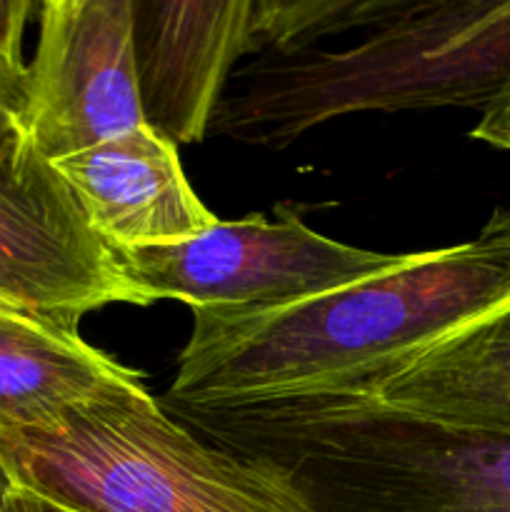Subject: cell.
I'll use <instances>...</instances> for the list:
<instances>
[{
	"label": "cell",
	"instance_id": "2",
	"mask_svg": "<svg viewBox=\"0 0 510 512\" xmlns=\"http://www.w3.org/2000/svg\"><path fill=\"white\" fill-rule=\"evenodd\" d=\"M363 38L263 53L228 80L210 130L280 148L360 110L488 108L510 73V3L373 0Z\"/></svg>",
	"mask_w": 510,
	"mask_h": 512
},
{
	"label": "cell",
	"instance_id": "17",
	"mask_svg": "<svg viewBox=\"0 0 510 512\" xmlns=\"http://www.w3.org/2000/svg\"><path fill=\"white\" fill-rule=\"evenodd\" d=\"M10 490H13V480H10L8 473L0 468V512L5 510V500H8Z\"/></svg>",
	"mask_w": 510,
	"mask_h": 512
},
{
	"label": "cell",
	"instance_id": "8",
	"mask_svg": "<svg viewBox=\"0 0 510 512\" xmlns=\"http://www.w3.org/2000/svg\"><path fill=\"white\" fill-rule=\"evenodd\" d=\"M133 50L145 125L200 143L235 63L263 55V0H133Z\"/></svg>",
	"mask_w": 510,
	"mask_h": 512
},
{
	"label": "cell",
	"instance_id": "3",
	"mask_svg": "<svg viewBox=\"0 0 510 512\" xmlns=\"http://www.w3.org/2000/svg\"><path fill=\"white\" fill-rule=\"evenodd\" d=\"M180 415L278 470L308 512H510V435L410 418L370 395Z\"/></svg>",
	"mask_w": 510,
	"mask_h": 512
},
{
	"label": "cell",
	"instance_id": "1",
	"mask_svg": "<svg viewBox=\"0 0 510 512\" xmlns=\"http://www.w3.org/2000/svg\"><path fill=\"white\" fill-rule=\"evenodd\" d=\"M510 300V210L473 240L403 255L360 283L285 305L190 308L165 400L225 410L370 395L455 330Z\"/></svg>",
	"mask_w": 510,
	"mask_h": 512
},
{
	"label": "cell",
	"instance_id": "14",
	"mask_svg": "<svg viewBox=\"0 0 510 512\" xmlns=\"http://www.w3.org/2000/svg\"><path fill=\"white\" fill-rule=\"evenodd\" d=\"M28 103V65H15L0 58V108L23 120Z\"/></svg>",
	"mask_w": 510,
	"mask_h": 512
},
{
	"label": "cell",
	"instance_id": "10",
	"mask_svg": "<svg viewBox=\"0 0 510 512\" xmlns=\"http://www.w3.org/2000/svg\"><path fill=\"white\" fill-rule=\"evenodd\" d=\"M370 398L428 423L510 435V300L390 375Z\"/></svg>",
	"mask_w": 510,
	"mask_h": 512
},
{
	"label": "cell",
	"instance_id": "12",
	"mask_svg": "<svg viewBox=\"0 0 510 512\" xmlns=\"http://www.w3.org/2000/svg\"><path fill=\"white\" fill-rule=\"evenodd\" d=\"M35 3L30 0H0V58L8 63H23V30Z\"/></svg>",
	"mask_w": 510,
	"mask_h": 512
},
{
	"label": "cell",
	"instance_id": "11",
	"mask_svg": "<svg viewBox=\"0 0 510 512\" xmlns=\"http://www.w3.org/2000/svg\"><path fill=\"white\" fill-rule=\"evenodd\" d=\"M130 373L73 325L0 305V428H50Z\"/></svg>",
	"mask_w": 510,
	"mask_h": 512
},
{
	"label": "cell",
	"instance_id": "9",
	"mask_svg": "<svg viewBox=\"0 0 510 512\" xmlns=\"http://www.w3.org/2000/svg\"><path fill=\"white\" fill-rule=\"evenodd\" d=\"M53 165L110 248L183 243L218 223L190 188L175 145L150 125Z\"/></svg>",
	"mask_w": 510,
	"mask_h": 512
},
{
	"label": "cell",
	"instance_id": "13",
	"mask_svg": "<svg viewBox=\"0 0 510 512\" xmlns=\"http://www.w3.org/2000/svg\"><path fill=\"white\" fill-rule=\"evenodd\" d=\"M470 135L493 148L510 150V73L493 103L483 110V118Z\"/></svg>",
	"mask_w": 510,
	"mask_h": 512
},
{
	"label": "cell",
	"instance_id": "18",
	"mask_svg": "<svg viewBox=\"0 0 510 512\" xmlns=\"http://www.w3.org/2000/svg\"><path fill=\"white\" fill-rule=\"evenodd\" d=\"M0 305H3V303H0ZM8 308H10V305H8Z\"/></svg>",
	"mask_w": 510,
	"mask_h": 512
},
{
	"label": "cell",
	"instance_id": "16",
	"mask_svg": "<svg viewBox=\"0 0 510 512\" xmlns=\"http://www.w3.org/2000/svg\"><path fill=\"white\" fill-rule=\"evenodd\" d=\"M23 133V120L18 115L8 113V110L0 108V145L13 143L15 138H20Z\"/></svg>",
	"mask_w": 510,
	"mask_h": 512
},
{
	"label": "cell",
	"instance_id": "6",
	"mask_svg": "<svg viewBox=\"0 0 510 512\" xmlns=\"http://www.w3.org/2000/svg\"><path fill=\"white\" fill-rule=\"evenodd\" d=\"M0 303L73 328L105 305H143L75 190L25 135L0 145Z\"/></svg>",
	"mask_w": 510,
	"mask_h": 512
},
{
	"label": "cell",
	"instance_id": "4",
	"mask_svg": "<svg viewBox=\"0 0 510 512\" xmlns=\"http://www.w3.org/2000/svg\"><path fill=\"white\" fill-rule=\"evenodd\" d=\"M0 468L65 512H308L278 470L175 423L135 370L50 428H0Z\"/></svg>",
	"mask_w": 510,
	"mask_h": 512
},
{
	"label": "cell",
	"instance_id": "15",
	"mask_svg": "<svg viewBox=\"0 0 510 512\" xmlns=\"http://www.w3.org/2000/svg\"><path fill=\"white\" fill-rule=\"evenodd\" d=\"M5 512H65V510L55 508V505L45 503V500L35 498V495L25 493V490L13 488V493H10L8 508H5Z\"/></svg>",
	"mask_w": 510,
	"mask_h": 512
},
{
	"label": "cell",
	"instance_id": "5",
	"mask_svg": "<svg viewBox=\"0 0 510 512\" xmlns=\"http://www.w3.org/2000/svg\"><path fill=\"white\" fill-rule=\"evenodd\" d=\"M120 273L143 298L188 308L285 305L385 273L403 255L370 253L310 230L295 213L210 225L183 243L113 248Z\"/></svg>",
	"mask_w": 510,
	"mask_h": 512
},
{
	"label": "cell",
	"instance_id": "7",
	"mask_svg": "<svg viewBox=\"0 0 510 512\" xmlns=\"http://www.w3.org/2000/svg\"><path fill=\"white\" fill-rule=\"evenodd\" d=\"M145 125L133 0H48L28 65L23 133L50 163Z\"/></svg>",
	"mask_w": 510,
	"mask_h": 512
}]
</instances>
